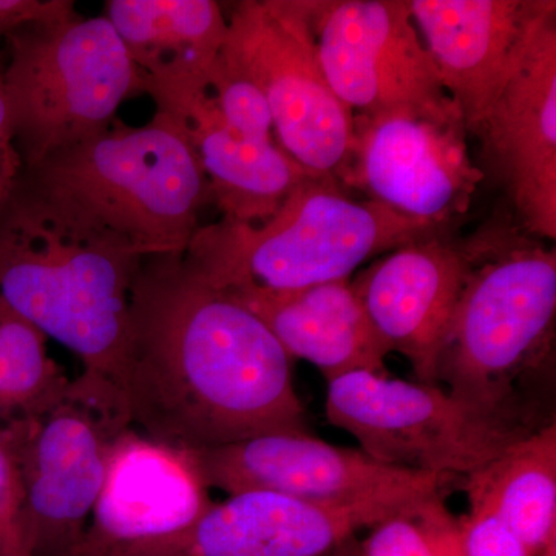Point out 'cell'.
<instances>
[{
  "label": "cell",
  "mask_w": 556,
  "mask_h": 556,
  "mask_svg": "<svg viewBox=\"0 0 556 556\" xmlns=\"http://www.w3.org/2000/svg\"><path fill=\"white\" fill-rule=\"evenodd\" d=\"M292 358L185 254L142 260L118 387L131 427L186 450L306 431Z\"/></svg>",
  "instance_id": "1"
},
{
  "label": "cell",
  "mask_w": 556,
  "mask_h": 556,
  "mask_svg": "<svg viewBox=\"0 0 556 556\" xmlns=\"http://www.w3.org/2000/svg\"><path fill=\"white\" fill-rule=\"evenodd\" d=\"M468 277L434 386L479 416L529 437L555 422L556 254L511 218L464 241Z\"/></svg>",
  "instance_id": "2"
},
{
  "label": "cell",
  "mask_w": 556,
  "mask_h": 556,
  "mask_svg": "<svg viewBox=\"0 0 556 556\" xmlns=\"http://www.w3.org/2000/svg\"><path fill=\"white\" fill-rule=\"evenodd\" d=\"M144 258L22 179L0 207V299L72 351L83 371L115 383Z\"/></svg>",
  "instance_id": "3"
},
{
  "label": "cell",
  "mask_w": 556,
  "mask_h": 556,
  "mask_svg": "<svg viewBox=\"0 0 556 556\" xmlns=\"http://www.w3.org/2000/svg\"><path fill=\"white\" fill-rule=\"evenodd\" d=\"M444 230L309 177L260 225L201 226L185 255L225 291L280 294L350 280L369 258Z\"/></svg>",
  "instance_id": "4"
},
{
  "label": "cell",
  "mask_w": 556,
  "mask_h": 556,
  "mask_svg": "<svg viewBox=\"0 0 556 556\" xmlns=\"http://www.w3.org/2000/svg\"><path fill=\"white\" fill-rule=\"evenodd\" d=\"M22 181L115 233L142 257L185 254L211 203L206 177L177 124L156 110L146 126L108 130L51 153Z\"/></svg>",
  "instance_id": "5"
},
{
  "label": "cell",
  "mask_w": 556,
  "mask_h": 556,
  "mask_svg": "<svg viewBox=\"0 0 556 556\" xmlns=\"http://www.w3.org/2000/svg\"><path fill=\"white\" fill-rule=\"evenodd\" d=\"M7 93L25 169L108 130L146 80L105 16L25 25L5 36Z\"/></svg>",
  "instance_id": "6"
},
{
  "label": "cell",
  "mask_w": 556,
  "mask_h": 556,
  "mask_svg": "<svg viewBox=\"0 0 556 556\" xmlns=\"http://www.w3.org/2000/svg\"><path fill=\"white\" fill-rule=\"evenodd\" d=\"M222 56L265 98L278 146L313 177L339 182L353 148L354 115L321 68L311 0L237 2Z\"/></svg>",
  "instance_id": "7"
},
{
  "label": "cell",
  "mask_w": 556,
  "mask_h": 556,
  "mask_svg": "<svg viewBox=\"0 0 556 556\" xmlns=\"http://www.w3.org/2000/svg\"><path fill=\"white\" fill-rule=\"evenodd\" d=\"M16 433L33 556H70L78 546L129 409L113 380L83 371Z\"/></svg>",
  "instance_id": "8"
},
{
  "label": "cell",
  "mask_w": 556,
  "mask_h": 556,
  "mask_svg": "<svg viewBox=\"0 0 556 556\" xmlns=\"http://www.w3.org/2000/svg\"><path fill=\"white\" fill-rule=\"evenodd\" d=\"M325 409L329 422L356 438L372 459L439 477L466 478L522 439L441 387L376 372L329 380Z\"/></svg>",
  "instance_id": "9"
},
{
  "label": "cell",
  "mask_w": 556,
  "mask_h": 556,
  "mask_svg": "<svg viewBox=\"0 0 556 556\" xmlns=\"http://www.w3.org/2000/svg\"><path fill=\"white\" fill-rule=\"evenodd\" d=\"M318 60L353 115L457 113L408 0H311Z\"/></svg>",
  "instance_id": "10"
},
{
  "label": "cell",
  "mask_w": 556,
  "mask_h": 556,
  "mask_svg": "<svg viewBox=\"0 0 556 556\" xmlns=\"http://www.w3.org/2000/svg\"><path fill=\"white\" fill-rule=\"evenodd\" d=\"M457 113L354 115L350 160L339 185L404 217L447 229L463 217L485 179L471 159Z\"/></svg>",
  "instance_id": "11"
},
{
  "label": "cell",
  "mask_w": 556,
  "mask_h": 556,
  "mask_svg": "<svg viewBox=\"0 0 556 556\" xmlns=\"http://www.w3.org/2000/svg\"><path fill=\"white\" fill-rule=\"evenodd\" d=\"M190 452L208 489L229 495L262 490L321 506L405 507L441 495L450 479L386 466L362 450L336 447L306 431Z\"/></svg>",
  "instance_id": "12"
},
{
  "label": "cell",
  "mask_w": 556,
  "mask_h": 556,
  "mask_svg": "<svg viewBox=\"0 0 556 556\" xmlns=\"http://www.w3.org/2000/svg\"><path fill=\"white\" fill-rule=\"evenodd\" d=\"M482 160L530 236L556 240V14L477 130Z\"/></svg>",
  "instance_id": "13"
},
{
  "label": "cell",
  "mask_w": 556,
  "mask_h": 556,
  "mask_svg": "<svg viewBox=\"0 0 556 556\" xmlns=\"http://www.w3.org/2000/svg\"><path fill=\"white\" fill-rule=\"evenodd\" d=\"M409 13L468 134H477L554 0H408Z\"/></svg>",
  "instance_id": "14"
},
{
  "label": "cell",
  "mask_w": 556,
  "mask_h": 556,
  "mask_svg": "<svg viewBox=\"0 0 556 556\" xmlns=\"http://www.w3.org/2000/svg\"><path fill=\"white\" fill-rule=\"evenodd\" d=\"M192 452L130 428L116 442L89 525L70 556H119L185 532L214 504Z\"/></svg>",
  "instance_id": "15"
},
{
  "label": "cell",
  "mask_w": 556,
  "mask_h": 556,
  "mask_svg": "<svg viewBox=\"0 0 556 556\" xmlns=\"http://www.w3.org/2000/svg\"><path fill=\"white\" fill-rule=\"evenodd\" d=\"M468 270L463 243L444 230L388 252L351 281L388 353L407 358L420 383L434 386Z\"/></svg>",
  "instance_id": "16"
},
{
  "label": "cell",
  "mask_w": 556,
  "mask_h": 556,
  "mask_svg": "<svg viewBox=\"0 0 556 556\" xmlns=\"http://www.w3.org/2000/svg\"><path fill=\"white\" fill-rule=\"evenodd\" d=\"M405 507L321 506L262 490L241 492L212 504L185 532L119 556H325Z\"/></svg>",
  "instance_id": "17"
},
{
  "label": "cell",
  "mask_w": 556,
  "mask_h": 556,
  "mask_svg": "<svg viewBox=\"0 0 556 556\" xmlns=\"http://www.w3.org/2000/svg\"><path fill=\"white\" fill-rule=\"evenodd\" d=\"M179 127L206 177L223 222L260 225L276 214L300 182L313 177L278 146L236 129L223 118L207 86L153 97Z\"/></svg>",
  "instance_id": "18"
},
{
  "label": "cell",
  "mask_w": 556,
  "mask_h": 556,
  "mask_svg": "<svg viewBox=\"0 0 556 556\" xmlns=\"http://www.w3.org/2000/svg\"><path fill=\"white\" fill-rule=\"evenodd\" d=\"M230 294L262 318L292 361L309 362L328 382L357 371L387 375L390 353L369 324L351 280L280 294Z\"/></svg>",
  "instance_id": "19"
},
{
  "label": "cell",
  "mask_w": 556,
  "mask_h": 556,
  "mask_svg": "<svg viewBox=\"0 0 556 556\" xmlns=\"http://www.w3.org/2000/svg\"><path fill=\"white\" fill-rule=\"evenodd\" d=\"M105 17L150 97L207 86L228 36V16L214 0H109Z\"/></svg>",
  "instance_id": "20"
},
{
  "label": "cell",
  "mask_w": 556,
  "mask_h": 556,
  "mask_svg": "<svg viewBox=\"0 0 556 556\" xmlns=\"http://www.w3.org/2000/svg\"><path fill=\"white\" fill-rule=\"evenodd\" d=\"M470 510L495 515L535 556H556V424L464 478Z\"/></svg>",
  "instance_id": "21"
},
{
  "label": "cell",
  "mask_w": 556,
  "mask_h": 556,
  "mask_svg": "<svg viewBox=\"0 0 556 556\" xmlns=\"http://www.w3.org/2000/svg\"><path fill=\"white\" fill-rule=\"evenodd\" d=\"M49 339L0 299V424L20 422L50 407L70 379L49 354Z\"/></svg>",
  "instance_id": "22"
},
{
  "label": "cell",
  "mask_w": 556,
  "mask_h": 556,
  "mask_svg": "<svg viewBox=\"0 0 556 556\" xmlns=\"http://www.w3.org/2000/svg\"><path fill=\"white\" fill-rule=\"evenodd\" d=\"M361 556H464L459 521L441 495L426 497L371 527Z\"/></svg>",
  "instance_id": "23"
},
{
  "label": "cell",
  "mask_w": 556,
  "mask_h": 556,
  "mask_svg": "<svg viewBox=\"0 0 556 556\" xmlns=\"http://www.w3.org/2000/svg\"><path fill=\"white\" fill-rule=\"evenodd\" d=\"M0 556H33L14 428L0 424Z\"/></svg>",
  "instance_id": "24"
},
{
  "label": "cell",
  "mask_w": 556,
  "mask_h": 556,
  "mask_svg": "<svg viewBox=\"0 0 556 556\" xmlns=\"http://www.w3.org/2000/svg\"><path fill=\"white\" fill-rule=\"evenodd\" d=\"M464 556H535L501 519L484 510H468L460 519Z\"/></svg>",
  "instance_id": "25"
},
{
  "label": "cell",
  "mask_w": 556,
  "mask_h": 556,
  "mask_svg": "<svg viewBox=\"0 0 556 556\" xmlns=\"http://www.w3.org/2000/svg\"><path fill=\"white\" fill-rule=\"evenodd\" d=\"M5 54H0V207L10 200L24 175L25 164L16 144L13 112L7 93Z\"/></svg>",
  "instance_id": "26"
},
{
  "label": "cell",
  "mask_w": 556,
  "mask_h": 556,
  "mask_svg": "<svg viewBox=\"0 0 556 556\" xmlns=\"http://www.w3.org/2000/svg\"><path fill=\"white\" fill-rule=\"evenodd\" d=\"M75 11L72 0H0V17L9 33L25 25L62 20Z\"/></svg>",
  "instance_id": "27"
},
{
  "label": "cell",
  "mask_w": 556,
  "mask_h": 556,
  "mask_svg": "<svg viewBox=\"0 0 556 556\" xmlns=\"http://www.w3.org/2000/svg\"><path fill=\"white\" fill-rule=\"evenodd\" d=\"M7 33H9V28H7L5 22L0 17V38H5Z\"/></svg>",
  "instance_id": "28"
},
{
  "label": "cell",
  "mask_w": 556,
  "mask_h": 556,
  "mask_svg": "<svg viewBox=\"0 0 556 556\" xmlns=\"http://www.w3.org/2000/svg\"><path fill=\"white\" fill-rule=\"evenodd\" d=\"M325 556H334V555L329 554V555H325Z\"/></svg>",
  "instance_id": "29"
}]
</instances>
